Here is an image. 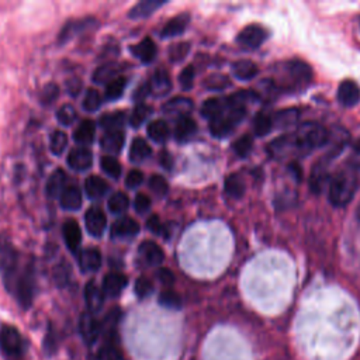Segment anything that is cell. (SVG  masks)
I'll return each mask as SVG.
<instances>
[{
  "mask_svg": "<svg viewBox=\"0 0 360 360\" xmlns=\"http://www.w3.org/2000/svg\"><path fill=\"white\" fill-rule=\"evenodd\" d=\"M312 79V72L310 66L298 59H290L276 69V76L272 83L278 92H293L304 89Z\"/></svg>",
  "mask_w": 360,
  "mask_h": 360,
  "instance_id": "obj_1",
  "label": "cell"
},
{
  "mask_svg": "<svg viewBox=\"0 0 360 360\" xmlns=\"http://www.w3.org/2000/svg\"><path fill=\"white\" fill-rule=\"evenodd\" d=\"M359 187V176L354 168H343L331 176L328 185V199L335 207L347 206Z\"/></svg>",
  "mask_w": 360,
  "mask_h": 360,
  "instance_id": "obj_2",
  "label": "cell"
},
{
  "mask_svg": "<svg viewBox=\"0 0 360 360\" xmlns=\"http://www.w3.org/2000/svg\"><path fill=\"white\" fill-rule=\"evenodd\" d=\"M296 152L308 155L312 151L325 147L328 143V130L317 123L301 124L291 136Z\"/></svg>",
  "mask_w": 360,
  "mask_h": 360,
  "instance_id": "obj_3",
  "label": "cell"
},
{
  "mask_svg": "<svg viewBox=\"0 0 360 360\" xmlns=\"http://www.w3.org/2000/svg\"><path fill=\"white\" fill-rule=\"evenodd\" d=\"M19 252L16 251L10 238L5 233L0 235V275L5 287L13 293L19 278Z\"/></svg>",
  "mask_w": 360,
  "mask_h": 360,
  "instance_id": "obj_4",
  "label": "cell"
},
{
  "mask_svg": "<svg viewBox=\"0 0 360 360\" xmlns=\"http://www.w3.org/2000/svg\"><path fill=\"white\" fill-rule=\"evenodd\" d=\"M13 294L23 310H29L31 307L36 296V272L33 265H27L23 273L19 275Z\"/></svg>",
  "mask_w": 360,
  "mask_h": 360,
  "instance_id": "obj_5",
  "label": "cell"
},
{
  "mask_svg": "<svg viewBox=\"0 0 360 360\" xmlns=\"http://www.w3.org/2000/svg\"><path fill=\"white\" fill-rule=\"evenodd\" d=\"M0 349L8 356H22L26 349V340L20 331L13 325H3L0 328Z\"/></svg>",
  "mask_w": 360,
  "mask_h": 360,
  "instance_id": "obj_6",
  "label": "cell"
},
{
  "mask_svg": "<svg viewBox=\"0 0 360 360\" xmlns=\"http://www.w3.org/2000/svg\"><path fill=\"white\" fill-rule=\"evenodd\" d=\"M268 37H269V33L266 29H264L259 24H250L244 30L239 31L236 41L244 48L257 50L268 40Z\"/></svg>",
  "mask_w": 360,
  "mask_h": 360,
  "instance_id": "obj_7",
  "label": "cell"
},
{
  "mask_svg": "<svg viewBox=\"0 0 360 360\" xmlns=\"http://www.w3.org/2000/svg\"><path fill=\"white\" fill-rule=\"evenodd\" d=\"M79 332L86 345H94L103 333V324L92 312H83L79 319Z\"/></svg>",
  "mask_w": 360,
  "mask_h": 360,
  "instance_id": "obj_8",
  "label": "cell"
},
{
  "mask_svg": "<svg viewBox=\"0 0 360 360\" xmlns=\"http://www.w3.org/2000/svg\"><path fill=\"white\" fill-rule=\"evenodd\" d=\"M331 159H326V158H321L312 168L311 171V178H310V186H311V190L314 193H321L328 185H329V180H331V176H329V166H331Z\"/></svg>",
  "mask_w": 360,
  "mask_h": 360,
  "instance_id": "obj_9",
  "label": "cell"
},
{
  "mask_svg": "<svg viewBox=\"0 0 360 360\" xmlns=\"http://www.w3.org/2000/svg\"><path fill=\"white\" fill-rule=\"evenodd\" d=\"M96 20L94 19H90V17H86V19H76V20H71L68 22L64 29L61 30L59 33V44H65L68 43L69 40H72L73 37L87 31L89 29L94 27L96 26Z\"/></svg>",
  "mask_w": 360,
  "mask_h": 360,
  "instance_id": "obj_10",
  "label": "cell"
},
{
  "mask_svg": "<svg viewBox=\"0 0 360 360\" xmlns=\"http://www.w3.org/2000/svg\"><path fill=\"white\" fill-rule=\"evenodd\" d=\"M140 232V224L130 218V217H123L118 218L113 225H111V238L113 239H127V238H134Z\"/></svg>",
  "mask_w": 360,
  "mask_h": 360,
  "instance_id": "obj_11",
  "label": "cell"
},
{
  "mask_svg": "<svg viewBox=\"0 0 360 360\" xmlns=\"http://www.w3.org/2000/svg\"><path fill=\"white\" fill-rule=\"evenodd\" d=\"M338 100L345 107H353L360 101V87L352 79H345L338 87Z\"/></svg>",
  "mask_w": 360,
  "mask_h": 360,
  "instance_id": "obj_12",
  "label": "cell"
},
{
  "mask_svg": "<svg viewBox=\"0 0 360 360\" xmlns=\"http://www.w3.org/2000/svg\"><path fill=\"white\" fill-rule=\"evenodd\" d=\"M127 283H129V280L123 273L111 272L104 276L101 289H103L104 296L114 298L122 294V291L127 287Z\"/></svg>",
  "mask_w": 360,
  "mask_h": 360,
  "instance_id": "obj_13",
  "label": "cell"
},
{
  "mask_svg": "<svg viewBox=\"0 0 360 360\" xmlns=\"http://www.w3.org/2000/svg\"><path fill=\"white\" fill-rule=\"evenodd\" d=\"M68 165L78 172H85L93 165V154L86 147L75 148L68 155Z\"/></svg>",
  "mask_w": 360,
  "mask_h": 360,
  "instance_id": "obj_14",
  "label": "cell"
},
{
  "mask_svg": "<svg viewBox=\"0 0 360 360\" xmlns=\"http://www.w3.org/2000/svg\"><path fill=\"white\" fill-rule=\"evenodd\" d=\"M85 222H86V228H87L89 233L96 238H100L106 229L107 218L100 208L92 207L87 210V213L85 215Z\"/></svg>",
  "mask_w": 360,
  "mask_h": 360,
  "instance_id": "obj_15",
  "label": "cell"
},
{
  "mask_svg": "<svg viewBox=\"0 0 360 360\" xmlns=\"http://www.w3.org/2000/svg\"><path fill=\"white\" fill-rule=\"evenodd\" d=\"M62 233H64V239H65V244H66L68 250L72 254H76L82 244V229H80L79 224L75 219L65 221V224L62 226Z\"/></svg>",
  "mask_w": 360,
  "mask_h": 360,
  "instance_id": "obj_16",
  "label": "cell"
},
{
  "mask_svg": "<svg viewBox=\"0 0 360 360\" xmlns=\"http://www.w3.org/2000/svg\"><path fill=\"white\" fill-rule=\"evenodd\" d=\"M148 85H150L151 94L155 97H164L172 90V79H171V75L168 73V71H165V69H158L152 75Z\"/></svg>",
  "mask_w": 360,
  "mask_h": 360,
  "instance_id": "obj_17",
  "label": "cell"
},
{
  "mask_svg": "<svg viewBox=\"0 0 360 360\" xmlns=\"http://www.w3.org/2000/svg\"><path fill=\"white\" fill-rule=\"evenodd\" d=\"M197 133V124L190 115L179 117L175 126V140L178 143L190 141Z\"/></svg>",
  "mask_w": 360,
  "mask_h": 360,
  "instance_id": "obj_18",
  "label": "cell"
},
{
  "mask_svg": "<svg viewBox=\"0 0 360 360\" xmlns=\"http://www.w3.org/2000/svg\"><path fill=\"white\" fill-rule=\"evenodd\" d=\"M85 300L86 305L89 308V312L96 314L101 310L104 304V293L103 289H100L94 280H90L85 287Z\"/></svg>",
  "mask_w": 360,
  "mask_h": 360,
  "instance_id": "obj_19",
  "label": "cell"
},
{
  "mask_svg": "<svg viewBox=\"0 0 360 360\" xmlns=\"http://www.w3.org/2000/svg\"><path fill=\"white\" fill-rule=\"evenodd\" d=\"M189 23H190V15L189 13H180V15L175 16L173 19H171L166 23V26L161 31V37L162 38L178 37V36L183 34V31L187 29Z\"/></svg>",
  "mask_w": 360,
  "mask_h": 360,
  "instance_id": "obj_20",
  "label": "cell"
},
{
  "mask_svg": "<svg viewBox=\"0 0 360 360\" xmlns=\"http://www.w3.org/2000/svg\"><path fill=\"white\" fill-rule=\"evenodd\" d=\"M126 144V136L124 133L120 131H107L100 138V147L101 150L110 152V154H120Z\"/></svg>",
  "mask_w": 360,
  "mask_h": 360,
  "instance_id": "obj_21",
  "label": "cell"
},
{
  "mask_svg": "<svg viewBox=\"0 0 360 360\" xmlns=\"http://www.w3.org/2000/svg\"><path fill=\"white\" fill-rule=\"evenodd\" d=\"M130 51L137 59H140L144 64H151L158 54V48L151 38H144L141 43L133 45Z\"/></svg>",
  "mask_w": 360,
  "mask_h": 360,
  "instance_id": "obj_22",
  "label": "cell"
},
{
  "mask_svg": "<svg viewBox=\"0 0 360 360\" xmlns=\"http://www.w3.org/2000/svg\"><path fill=\"white\" fill-rule=\"evenodd\" d=\"M79 266L82 272H97L101 266V254L96 248H86L79 255Z\"/></svg>",
  "mask_w": 360,
  "mask_h": 360,
  "instance_id": "obj_23",
  "label": "cell"
},
{
  "mask_svg": "<svg viewBox=\"0 0 360 360\" xmlns=\"http://www.w3.org/2000/svg\"><path fill=\"white\" fill-rule=\"evenodd\" d=\"M193 110V101L187 97L178 96L175 99H171L162 106V111L166 114H176L179 117L189 115L190 111Z\"/></svg>",
  "mask_w": 360,
  "mask_h": 360,
  "instance_id": "obj_24",
  "label": "cell"
},
{
  "mask_svg": "<svg viewBox=\"0 0 360 360\" xmlns=\"http://www.w3.org/2000/svg\"><path fill=\"white\" fill-rule=\"evenodd\" d=\"M59 200H61V207L64 210H68V211L79 210L82 206V192L78 186L69 185L62 192Z\"/></svg>",
  "mask_w": 360,
  "mask_h": 360,
  "instance_id": "obj_25",
  "label": "cell"
},
{
  "mask_svg": "<svg viewBox=\"0 0 360 360\" xmlns=\"http://www.w3.org/2000/svg\"><path fill=\"white\" fill-rule=\"evenodd\" d=\"M140 254L143 255V258L145 259V262L151 266H158L164 262L165 259V254L164 251L159 248L158 244L152 243V241H144L140 245Z\"/></svg>",
  "mask_w": 360,
  "mask_h": 360,
  "instance_id": "obj_26",
  "label": "cell"
},
{
  "mask_svg": "<svg viewBox=\"0 0 360 360\" xmlns=\"http://www.w3.org/2000/svg\"><path fill=\"white\" fill-rule=\"evenodd\" d=\"M126 122L127 115L124 111H111L100 117L99 124L107 131H120V129L126 124Z\"/></svg>",
  "mask_w": 360,
  "mask_h": 360,
  "instance_id": "obj_27",
  "label": "cell"
},
{
  "mask_svg": "<svg viewBox=\"0 0 360 360\" xmlns=\"http://www.w3.org/2000/svg\"><path fill=\"white\" fill-rule=\"evenodd\" d=\"M166 2L162 0H143V2L137 3L129 13V17L131 19H145L154 15L159 8H162Z\"/></svg>",
  "mask_w": 360,
  "mask_h": 360,
  "instance_id": "obj_28",
  "label": "cell"
},
{
  "mask_svg": "<svg viewBox=\"0 0 360 360\" xmlns=\"http://www.w3.org/2000/svg\"><path fill=\"white\" fill-rule=\"evenodd\" d=\"M258 65L250 59H241L232 64V73L239 80H251L258 75Z\"/></svg>",
  "mask_w": 360,
  "mask_h": 360,
  "instance_id": "obj_29",
  "label": "cell"
},
{
  "mask_svg": "<svg viewBox=\"0 0 360 360\" xmlns=\"http://www.w3.org/2000/svg\"><path fill=\"white\" fill-rule=\"evenodd\" d=\"M226 108V97H211L207 99L201 106V115L208 118L210 122L224 113Z\"/></svg>",
  "mask_w": 360,
  "mask_h": 360,
  "instance_id": "obj_30",
  "label": "cell"
},
{
  "mask_svg": "<svg viewBox=\"0 0 360 360\" xmlns=\"http://www.w3.org/2000/svg\"><path fill=\"white\" fill-rule=\"evenodd\" d=\"M94 134H96V124L92 122V120H83L75 130L73 138L80 145H89L94 141Z\"/></svg>",
  "mask_w": 360,
  "mask_h": 360,
  "instance_id": "obj_31",
  "label": "cell"
},
{
  "mask_svg": "<svg viewBox=\"0 0 360 360\" xmlns=\"http://www.w3.org/2000/svg\"><path fill=\"white\" fill-rule=\"evenodd\" d=\"M66 185V173L62 169H57L47 182V194L51 199L61 197Z\"/></svg>",
  "mask_w": 360,
  "mask_h": 360,
  "instance_id": "obj_32",
  "label": "cell"
},
{
  "mask_svg": "<svg viewBox=\"0 0 360 360\" xmlns=\"http://www.w3.org/2000/svg\"><path fill=\"white\" fill-rule=\"evenodd\" d=\"M147 133H148V137L158 144L166 143L171 136L169 126L166 122H164V120H155V122L150 123L147 127Z\"/></svg>",
  "mask_w": 360,
  "mask_h": 360,
  "instance_id": "obj_33",
  "label": "cell"
},
{
  "mask_svg": "<svg viewBox=\"0 0 360 360\" xmlns=\"http://www.w3.org/2000/svg\"><path fill=\"white\" fill-rule=\"evenodd\" d=\"M152 154V150L151 147L148 145V143L143 138H136L133 143H131V147H130V161L134 162V164H140V162H144L145 159H148Z\"/></svg>",
  "mask_w": 360,
  "mask_h": 360,
  "instance_id": "obj_34",
  "label": "cell"
},
{
  "mask_svg": "<svg viewBox=\"0 0 360 360\" xmlns=\"http://www.w3.org/2000/svg\"><path fill=\"white\" fill-rule=\"evenodd\" d=\"M275 127V118L273 115L261 111L257 114V117L254 118V133L258 137H265L268 136Z\"/></svg>",
  "mask_w": 360,
  "mask_h": 360,
  "instance_id": "obj_35",
  "label": "cell"
},
{
  "mask_svg": "<svg viewBox=\"0 0 360 360\" xmlns=\"http://www.w3.org/2000/svg\"><path fill=\"white\" fill-rule=\"evenodd\" d=\"M85 190L90 199H100L108 192V185L99 176H89L85 182Z\"/></svg>",
  "mask_w": 360,
  "mask_h": 360,
  "instance_id": "obj_36",
  "label": "cell"
},
{
  "mask_svg": "<svg viewBox=\"0 0 360 360\" xmlns=\"http://www.w3.org/2000/svg\"><path fill=\"white\" fill-rule=\"evenodd\" d=\"M120 65L117 64H107V65H103L100 68H97L93 73V82L94 83H99V85H103V83H110L113 79L118 78V72H120Z\"/></svg>",
  "mask_w": 360,
  "mask_h": 360,
  "instance_id": "obj_37",
  "label": "cell"
},
{
  "mask_svg": "<svg viewBox=\"0 0 360 360\" xmlns=\"http://www.w3.org/2000/svg\"><path fill=\"white\" fill-rule=\"evenodd\" d=\"M225 192L228 196L233 197V199H239L243 197L245 193V182L244 179L232 173L225 179Z\"/></svg>",
  "mask_w": 360,
  "mask_h": 360,
  "instance_id": "obj_38",
  "label": "cell"
},
{
  "mask_svg": "<svg viewBox=\"0 0 360 360\" xmlns=\"http://www.w3.org/2000/svg\"><path fill=\"white\" fill-rule=\"evenodd\" d=\"M127 86V79L123 76H118L115 79H113L110 83H107L106 86V92H104V97L108 101H114L117 99H120L123 96L124 90Z\"/></svg>",
  "mask_w": 360,
  "mask_h": 360,
  "instance_id": "obj_39",
  "label": "cell"
},
{
  "mask_svg": "<svg viewBox=\"0 0 360 360\" xmlns=\"http://www.w3.org/2000/svg\"><path fill=\"white\" fill-rule=\"evenodd\" d=\"M151 114H152V107L145 103H140L136 106V108L133 110V113L130 115V124L134 129H138L147 122Z\"/></svg>",
  "mask_w": 360,
  "mask_h": 360,
  "instance_id": "obj_40",
  "label": "cell"
},
{
  "mask_svg": "<svg viewBox=\"0 0 360 360\" xmlns=\"http://www.w3.org/2000/svg\"><path fill=\"white\" fill-rule=\"evenodd\" d=\"M130 206V199L126 193L123 192H118V193H114L110 200H108V210L113 213V214H123L127 211Z\"/></svg>",
  "mask_w": 360,
  "mask_h": 360,
  "instance_id": "obj_41",
  "label": "cell"
},
{
  "mask_svg": "<svg viewBox=\"0 0 360 360\" xmlns=\"http://www.w3.org/2000/svg\"><path fill=\"white\" fill-rule=\"evenodd\" d=\"M100 168L111 179H118L122 176V165H120V162L114 157H103L100 159Z\"/></svg>",
  "mask_w": 360,
  "mask_h": 360,
  "instance_id": "obj_42",
  "label": "cell"
},
{
  "mask_svg": "<svg viewBox=\"0 0 360 360\" xmlns=\"http://www.w3.org/2000/svg\"><path fill=\"white\" fill-rule=\"evenodd\" d=\"M203 86H204L207 90L219 92V90H224V89L229 87V86H231V80H229L228 76H225V75L214 73V75H210L208 78L204 79Z\"/></svg>",
  "mask_w": 360,
  "mask_h": 360,
  "instance_id": "obj_43",
  "label": "cell"
},
{
  "mask_svg": "<svg viewBox=\"0 0 360 360\" xmlns=\"http://www.w3.org/2000/svg\"><path fill=\"white\" fill-rule=\"evenodd\" d=\"M68 147V136L64 131L55 130L50 137V150L54 155H62Z\"/></svg>",
  "mask_w": 360,
  "mask_h": 360,
  "instance_id": "obj_44",
  "label": "cell"
},
{
  "mask_svg": "<svg viewBox=\"0 0 360 360\" xmlns=\"http://www.w3.org/2000/svg\"><path fill=\"white\" fill-rule=\"evenodd\" d=\"M158 303L165 307V308H169V310H180L183 303H182V297L176 293V291H172V290H165L159 294V298H158Z\"/></svg>",
  "mask_w": 360,
  "mask_h": 360,
  "instance_id": "obj_45",
  "label": "cell"
},
{
  "mask_svg": "<svg viewBox=\"0 0 360 360\" xmlns=\"http://www.w3.org/2000/svg\"><path fill=\"white\" fill-rule=\"evenodd\" d=\"M252 147H254V138L248 134L243 136L241 138H238L233 145H232V150L233 152L239 157V158H245L251 154L252 151Z\"/></svg>",
  "mask_w": 360,
  "mask_h": 360,
  "instance_id": "obj_46",
  "label": "cell"
},
{
  "mask_svg": "<svg viewBox=\"0 0 360 360\" xmlns=\"http://www.w3.org/2000/svg\"><path fill=\"white\" fill-rule=\"evenodd\" d=\"M57 118H58L59 124L69 127V126H72L76 122L78 113H76V110H75V107L72 104H64L57 111Z\"/></svg>",
  "mask_w": 360,
  "mask_h": 360,
  "instance_id": "obj_47",
  "label": "cell"
},
{
  "mask_svg": "<svg viewBox=\"0 0 360 360\" xmlns=\"http://www.w3.org/2000/svg\"><path fill=\"white\" fill-rule=\"evenodd\" d=\"M275 118V124L279 126V127H290V126H294L297 118H298V113L297 110H293V108H289V110H283V111H279L276 115H273Z\"/></svg>",
  "mask_w": 360,
  "mask_h": 360,
  "instance_id": "obj_48",
  "label": "cell"
},
{
  "mask_svg": "<svg viewBox=\"0 0 360 360\" xmlns=\"http://www.w3.org/2000/svg\"><path fill=\"white\" fill-rule=\"evenodd\" d=\"M100 106H101L100 93L96 89H87L85 99H83V104H82L83 110L87 113H92V111H96Z\"/></svg>",
  "mask_w": 360,
  "mask_h": 360,
  "instance_id": "obj_49",
  "label": "cell"
},
{
  "mask_svg": "<svg viewBox=\"0 0 360 360\" xmlns=\"http://www.w3.org/2000/svg\"><path fill=\"white\" fill-rule=\"evenodd\" d=\"M190 51V43H178L169 48V59L171 62H182Z\"/></svg>",
  "mask_w": 360,
  "mask_h": 360,
  "instance_id": "obj_50",
  "label": "cell"
},
{
  "mask_svg": "<svg viewBox=\"0 0 360 360\" xmlns=\"http://www.w3.org/2000/svg\"><path fill=\"white\" fill-rule=\"evenodd\" d=\"M150 189L152 190L154 194H157L158 197H164L168 194L169 190V185L166 182V179L161 175H154L150 179Z\"/></svg>",
  "mask_w": 360,
  "mask_h": 360,
  "instance_id": "obj_51",
  "label": "cell"
},
{
  "mask_svg": "<svg viewBox=\"0 0 360 360\" xmlns=\"http://www.w3.org/2000/svg\"><path fill=\"white\" fill-rule=\"evenodd\" d=\"M58 96H59V86L55 83H48L43 87L40 100L43 104L48 106V104H52L58 99Z\"/></svg>",
  "mask_w": 360,
  "mask_h": 360,
  "instance_id": "obj_52",
  "label": "cell"
},
{
  "mask_svg": "<svg viewBox=\"0 0 360 360\" xmlns=\"http://www.w3.org/2000/svg\"><path fill=\"white\" fill-rule=\"evenodd\" d=\"M134 291L138 298H147L154 291V283L148 278H140L136 282Z\"/></svg>",
  "mask_w": 360,
  "mask_h": 360,
  "instance_id": "obj_53",
  "label": "cell"
},
{
  "mask_svg": "<svg viewBox=\"0 0 360 360\" xmlns=\"http://www.w3.org/2000/svg\"><path fill=\"white\" fill-rule=\"evenodd\" d=\"M194 75H196V72H194V68H193L192 65L186 66V68L180 72V75H179V83H180V86H182L183 90H190V89L193 87Z\"/></svg>",
  "mask_w": 360,
  "mask_h": 360,
  "instance_id": "obj_54",
  "label": "cell"
},
{
  "mask_svg": "<svg viewBox=\"0 0 360 360\" xmlns=\"http://www.w3.org/2000/svg\"><path fill=\"white\" fill-rule=\"evenodd\" d=\"M147 228H148L152 233L162 235V236L168 238V231H166L165 225L161 222L159 217L155 215V214H152V215L148 218V221H147Z\"/></svg>",
  "mask_w": 360,
  "mask_h": 360,
  "instance_id": "obj_55",
  "label": "cell"
},
{
  "mask_svg": "<svg viewBox=\"0 0 360 360\" xmlns=\"http://www.w3.org/2000/svg\"><path fill=\"white\" fill-rule=\"evenodd\" d=\"M134 207H136L137 213L145 214L151 208V199L147 194H143V193L137 194V197L134 200Z\"/></svg>",
  "mask_w": 360,
  "mask_h": 360,
  "instance_id": "obj_56",
  "label": "cell"
},
{
  "mask_svg": "<svg viewBox=\"0 0 360 360\" xmlns=\"http://www.w3.org/2000/svg\"><path fill=\"white\" fill-rule=\"evenodd\" d=\"M143 182H144V173L140 171H131L126 179V185L129 189H137L143 185Z\"/></svg>",
  "mask_w": 360,
  "mask_h": 360,
  "instance_id": "obj_57",
  "label": "cell"
},
{
  "mask_svg": "<svg viewBox=\"0 0 360 360\" xmlns=\"http://www.w3.org/2000/svg\"><path fill=\"white\" fill-rule=\"evenodd\" d=\"M65 89H66V92H68L71 96L76 97V96L82 92L83 83H82V80H80L79 78H71V79L66 80Z\"/></svg>",
  "mask_w": 360,
  "mask_h": 360,
  "instance_id": "obj_58",
  "label": "cell"
},
{
  "mask_svg": "<svg viewBox=\"0 0 360 360\" xmlns=\"http://www.w3.org/2000/svg\"><path fill=\"white\" fill-rule=\"evenodd\" d=\"M148 94H151L150 85H148V83H144V85H141V86H138V87L136 89V92H134V94H133V99H134L136 101H138V104H140V103H143V101L147 99Z\"/></svg>",
  "mask_w": 360,
  "mask_h": 360,
  "instance_id": "obj_59",
  "label": "cell"
},
{
  "mask_svg": "<svg viewBox=\"0 0 360 360\" xmlns=\"http://www.w3.org/2000/svg\"><path fill=\"white\" fill-rule=\"evenodd\" d=\"M350 166L356 171L360 169V141H357L350 154Z\"/></svg>",
  "mask_w": 360,
  "mask_h": 360,
  "instance_id": "obj_60",
  "label": "cell"
},
{
  "mask_svg": "<svg viewBox=\"0 0 360 360\" xmlns=\"http://www.w3.org/2000/svg\"><path fill=\"white\" fill-rule=\"evenodd\" d=\"M158 278L159 280L165 285V286H172L175 282V276L169 269H159L158 272Z\"/></svg>",
  "mask_w": 360,
  "mask_h": 360,
  "instance_id": "obj_61",
  "label": "cell"
},
{
  "mask_svg": "<svg viewBox=\"0 0 360 360\" xmlns=\"http://www.w3.org/2000/svg\"><path fill=\"white\" fill-rule=\"evenodd\" d=\"M159 164L164 166V169L171 171L172 166H173V158H172V155H171L168 151H162V152L159 154Z\"/></svg>",
  "mask_w": 360,
  "mask_h": 360,
  "instance_id": "obj_62",
  "label": "cell"
}]
</instances>
